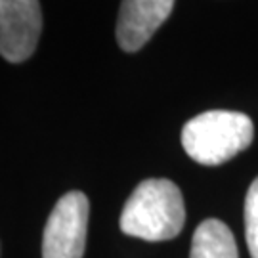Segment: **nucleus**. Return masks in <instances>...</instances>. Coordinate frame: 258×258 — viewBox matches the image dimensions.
I'll return each mask as SVG.
<instances>
[{
  "mask_svg": "<svg viewBox=\"0 0 258 258\" xmlns=\"http://www.w3.org/2000/svg\"><path fill=\"white\" fill-rule=\"evenodd\" d=\"M245 233L250 258H258V178L250 184L245 199Z\"/></svg>",
  "mask_w": 258,
  "mask_h": 258,
  "instance_id": "0eeeda50",
  "label": "nucleus"
},
{
  "mask_svg": "<svg viewBox=\"0 0 258 258\" xmlns=\"http://www.w3.org/2000/svg\"><path fill=\"white\" fill-rule=\"evenodd\" d=\"M88 209L83 191H69L55 203L42 235V258H83Z\"/></svg>",
  "mask_w": 258,
  "mask_h": 258,
  "instance_id": "7ed1b4c3",
  "label": "nucleus"
},
{
  "mask_svg": "<svg viewBox=\"0 0 258 258\" xmlns=\"http://www.w3.org/2000/svg\"><path fill=\"white\" fill-rule=\"evenodd\" d=\"M174 0H122L117 18V42L124 52H138L165 23Z\"/></svg>",
  "mask_w": 258,
  "mask_h": 258,
  "instance_id": "39448f33",
  "label": "nucleus"
},
{
  "mask_svg": "<svg viewBox=\"0 0 258 258\" xmlns=\"http://www.w3.org/2000/svg\"><path fill=\"white\" fill-rule=\"evenodd\" d=\"M42 33L38 0H0V54L12 63L29 59Z\"/></svg>",
  "mask_w": 258,
  "mask_h": 258,
  "instance_id": "20e7f679",
  "label": "nucleus"
},
{
  "mask_svg": "<svg viewBox=\"0 0 258 258\" xmlns=\"http://www.w3.org/2000/svg\"><path fill=\"white\" fill-rule=\"evenodd\" d=\"M254 138L252 120L239 111H207L185 122L182 146L195 163L222 165L250 146Z\"/></svg>",
  "mask_w": 258,
  "mask_h": 258,
  "instance_id": "f03ea898",
  "label": "nucleus"
},
{
  "mask_svg": "<svg viewBox=\"0 0 258 258\" xmlns=\"http://www.w3.org/2000/svg\"><path fill=\"white\" fill-rule=\"evenodd\" d=\"M189 258H239L231 230L216 218L201 222L194 233Z\"/></svg>",
  "mask_w": 258,
  "mask_h": 258,
  "instance_id": "423d86ee",
  "label": "nucleus"
},
{
  "mask_svg": "<svg viewBox=\"0 0 258 258\" xmlns=\"http://www.w3.org/2000/svg\"><path fill=\"white\" fill-rule=\"evenodd\" d=\"M184 222L180 187L166 178H149L128 197L120 214V230L144 241H168L182 231Z\"/></svg>",
  "mask_w": 258,
  "mask_h": 258,
  "instance_id": "f257e3e1",
  "label": "nucleus"
}]
</instances>
